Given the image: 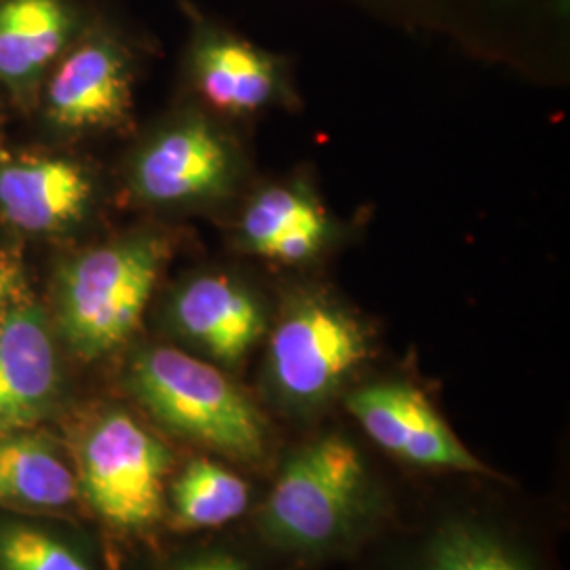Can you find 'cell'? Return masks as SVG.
Listing matches in <instances>:
<instances>
[{
  "label": "cell",
  "instance_id": "1",
  "mask_svg": "<svg viewBox=\"0 0 570 570\" xmlns=\"http://www.w3.org/2000/svg\"><path fill=\"white\" fill-rule=\"evenodd\" d=\"M376 503L364 454L345 435L327 433L285 459L261 511V530L275 548L326 553L366 529Z\"/></svg>",
  "mask_w": 570,
  "mask_h": 570
},
{
  "label": "cell",
  "instance_id": "2",
  "mask_svg": "<svg viewBox=\"0 0 570 570\" xmlns=\"http://www.w3.org/2000/svg\"><path fill=\"white\" fill-rule=\"evenodd\" d=\"M129 389L164 428L237 463H261L268 450L265 416L223 370L171 346L136 355Z\"/></svg>",
  "mask_w": 570,
  "mask_h": 570
},
{
  "label": "cell",
  "instance_id": "3",
  "mask_svg": "<svg viewBox=\"0 0 570 570\" xmlns=\"http://www.w3.org/2000/svg\"><path fill=\"white\" fill-rule=\"evenodd\" d=\"M165 261L161 237L134 235L89 249L61 271L58 324L79 357H102L131 338Z\"/></svg>",
  "mask_w": 570,
  "mask_h": 570
},
{
  "label": "cell",
  "instance_id": "4",
  "mask_svg": "<svg viewBox=\"0 0 570 570\" xmlns=\"http://www.w3.org/2000/svg\"><path fill=\"white\" fill-rule=\"evenodd\" d=\"M372 353L364 324L324 292L285 301L266 348V383L289 412L308 414L343 389Z\"/></svg>",
  "mask_w": 570,
  "mask_h": 570
},
{
  "label": "cell",
  "instance_id": "5",
  "mask_svg": "<svg viewBox=\"0 0 570 570\" xmlns=\"http://www.w3.org/2000/svg\"><path fill=\"white\" fill-rule=\"evenodd\" d=\"M169 465V452L148 429L112 410L87 429L77 480L104 522L140 532L164 518Z\"/></svg>",
  "mask_w": 570,
  "mask_h": 570
},
{
  "label": "cell",
  "instance_id": "6",
  "mask_svg": "<svg viewBox=\"0 0 570 570\" xmlns=\"http://www.w3.org/2000/svg\"><path fill=\"white\" fill-rule=\"evenodd\" d=\"M239 178V153L225 134L204 119L164 129L138 155L131 184L148 204L209 202L226 195Z\"/></svg>",
  "mask_w": 570,
  "mask_h": 570
},
{
  "label": "cell",
  "instance_id": "7",
  "mask_svg": "<svg viewBox=\"0 0 570 570\" xmlns=\"http://www.w3.org/2000/svg\"><path fill=\"white\" fill-rule=\"evenodd\" d=\"M346 407L381 449L419 468L461 473L490 469L454 435L425 393L410 383H372L346 395Z\"/></svg>",
  "mask_w": 570,
  "mask_h": 570
},
{
  "label": "cell",
  "instance_id": "8",
  "mask_svg": "<svg viewBox=\"0 0 570 570\" xmlns=\"http://www.w3.org/2000/svg\"><path fill=\"white\" fill-rule=\"evenodd\" d=\"M174 330L220 366H237L266 334L261 298L226 275H202L184 284L169 306Z\"/></svg>",
  "mask_w": 570,
  "mask_h": 570
},
{
  "label": "cell",
  "instance_id": "9",
  "mask_svg": "<svg viewBox=\"0 0 570 570\" xmlns=\"http://www.w3.org/2000/svg\"><path fill=\"white\" fill-rule=\"evenodd\" d=\"M58 387L56 348L41 306H13L0 320V435L37 425Z\"/></svg>",
  "mask_w": 570,
  "mask_h": 570
},
{
  "label": "cell",
  "instance_id": "10",
  "mask_svg": "<svg viewBox=\"0 0 570 570\" xmlns=\"http://www.w3.org/2000/svg\"><path fill=\"white\" fill-rule=\"evenodd\" d=\"M193 77L209 106L237 117L258 112L284 94L279 61L216 28H202L195 39Z\"/></svg>",
  "mask_w": 570,
  "mask_h": 570
},
{
  "label": "cell",
  "instance_id": "11",
  "mask_svg": "<svg viewBox=\"0 0 570 570\" xmlns=\"http://www.w3.org/2000/svg\"><path fill=\"white\" fill-rule=\"evenodd\" d=\"M131 102V75L119 47L94 41L63 60L47 89V110L63 129L108 127Z\"/></svg>",
  "mask_w": 570,
  "mask_h": 570
},
{
  "label": "cell",
  "instance_id": "12",
  "mask_svg": "<svg viewBox=\"0 0 570 570\" xmlns=\"http://www.w3.org/2000/svg\"><path fill=\"white\" fill-rule=\"evenodd\" d=\"M94 186L81 165L56 157L0 164V214L26 233H56L82 218Z\"/></svg>",
  "mask_w": 570,
  "mask_h": 570
},
{
  "label": "cell",
  "instance_id": "13",
  "mask_svg": "<svg viewBox=\"0 0 570 570\" xmlns=\"http://www.w3.org/2000/svg\"><path fill=\"white\" fill-rule=\"evenodd\" d=\"M332 228L326 209L298 184H273L245 205L239 244L266 261L296 265L317 256Z\"/></svg>",
  "mask_w": 570,
  "mask_h": 570
},
{
  "label": "cell",
  "instance_id": "14",
  "mask_svg": "<svg viewBox=\"0 0 570 570\" xmlns=\"http://www.w3.org/2000/svg\"><path fill=\"white\" fill-rule=\"evenodd\" d=\"M70 28L61 0L0 2V81L35 79L60 53Z\"/></svg>",
  "mask_w": 570,
  "mask_h": 570
},
{
  "label": "cell",
  "instance_id": "15",
  "mask_svg": "<svg viewBox=\"0 0 570 570\" xmlns=\"http://www.w3.org/2000/svg\"><path fill=\"white\" fill-rule=\"evenodd\" d=\"M79 480L51 449L35 435H0V503L58 510L77 499Z\"/></svg>",
  "mask_w": 570,
  "mask_h": 570
},
{
  "label": "cell",
  "instance_id": "16",
  "mask_svg": "<svg viewBox=\"0 0 570 570\" xmlns=\"http://www.w3.org/2000/svg\"><path fill=\"white\" fill-rule=\"evenodd\" d=\"M252 503L249 484L225 465L195 459L171 484V510L180 529H218L242 518Z\"/></svg>",
  "mask_w": 570,
  "mask_h": 570
},
{
  "label": "cell",
  "instance_id": "17",
  "mask_svg": "<svg viewBox=\"0 0 570 570\" xmlns=\"http://www.w3.org/2000/svg\"><path fill=\"white\" fill-rule=\"evenodd\" d=\"M416 570H534L508 539L478 522L456 520L435 530Z\"/></svg>",
  "mask_w": 570,
  "mask_h": 570
},
{
  "label": "cell",
  "instance_id": "18",
  "mask_svg": "<svg viewBox=\"0 0 570 570\" xmlns=\"http://www.w3.org/2000/svg\"><path fill=\"white\" fill-rule=\"evenodd\" d=\"M0 569L91 570L70 548L28 527L0 530Z\"/></svg>",
  "mask_w": 570,
  "mask_h": 570
},
{
  "label": "cell",
  "instance_id": "19",
  "mask_svg": "<svg viewBox=\"0 0 570 570\" xmlns=\"http://www.w3.org/2000/svg\"><path fill=\"white\" fill-rule=\"evenodd\" d=\"M171 570H258L242 556H233L226 551H205L178 564Z\"/></svg>",
  "mask_w": 570,
  "mask_h": 570
},
{
  "label": "cell",
  "instance_id": "20",
  "mask_svg": "<svg viewBox=\"0 0 570 570\" xmlns=\"http://www.w3.org/2000/svg\"><path fill=\"white\" fill-rule=\"evenodd\" d=\"M21 287L20 265L4 252H0V320L13 308Z\"/></svg>",
  "mask_w": 570,
  "mask_h": 570
}]
</instances>
